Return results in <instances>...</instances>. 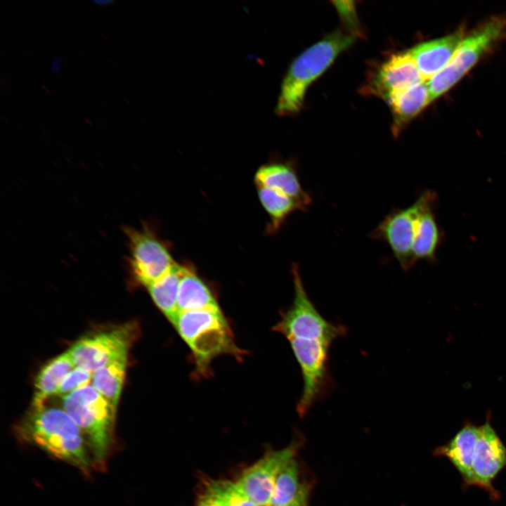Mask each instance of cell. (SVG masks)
<instances>
[{
  "label": "cell",
  "mask_w": 506,
  "mask_h": 506,
  "mask_svg": "<svg viewBox=\"0 0 506 506\" xmlns=\"http://www.w3.org/2000/svg\"><path fill=\"white\" fill-rule=\"evenodd\" d=\"M18 438L76 467L85 475L95 469L82 431L63 410L45 405L32 408L16 427Z\"/></svg>",
  "instance_id": "6da1fadb"
},
{
  "label": "cell",
  "mask_w": 506,
  "mask_h": 506,
  "mask_svg": "<svg viewBox=\"0 0 506 506\" xmlns=\"http://www.w3.org/2000/svg\"><path fill=\"white\" fill-rule=\"evenodd\" d=\"M171 323L191 351L197 376L207 377L220 355H244L219 306L179 312Z\"/></svg>",
  "instance_id": "7a4b0ae2"
},
{
  "label": "cell",
  "mask_w": 506,
  "mask_h": 506,
  "mask_svg": "<svg viewBox=\"0 0 506 506\" xmlns=\"http://www.w3.org/2000/svg\"><path fill=\"white\" fill-rule=\"evenodd\" d=\"M354 39L353 34L337 30L297 57L282 82L276 114L284 116L298 112L310 84L330 67L337 56L353 44Z\"/></svg>",
  "instance_id": "3957f363"
},
{
  "label": "cell",
  "mask_w": 506,
  "mask_h": 506,
  "mask_svg": "<svg viewBox=\"0 0 506 506\" xmlns=\"http://www.w3.org/2000/svg\"><path fill=\"white\" fill-rule=\"evenodd\" d=\"M62 404L84 434L95 469H103L115 446L116 410L91 384L63 396Z\"/></svg>",
  "instance_id": "277c9868"
},
{
  "label": "cell",
  "mask_w": 506,
  "mask_h": 506,
  "mask_svg": "<svg viewBox=\"0 0 506 506\" xmlns=\"http://www.w3.org/2000/svg\"><path fill=\"white\" fill-rule=\"evenodd\" d=\"M506 29V18L490 19L464 37L448 64L426 81L433 101L447 92L500 38Z\"/></svg>",
  "instance_id": "5b68a950"
},
{
  "label": "cell",
  "mask_w": 506,
  "mask_h": 506,
  "mask_svg": "<svg viewBox=\"0 0 506 506\" xmlns=\"http://www.w3.org/2000/svg\"><path fill=\"white\" fill-rule=\"evenodd\" d=\"M129 245L128 265L136 282L148 287L176 262L169 247L149 225L141 228L125 227Z\"/></svg>",
  "instance_id": "8992f818"
},
{
  "label": "cell",
  "mask_w": 506,
  "mask_h": 506,
  "mask_svg": "<svg viewBox=\"0 0 506 506\" xmlns=\"http://www.w3.org/2000/svg\"><path fill=\"white\" fill-rule=\"evenodd\" d=\"M435 196L433 191H424L411 205L392 209L369 234L370 238L387 244L404 271L415 265L412 252L418 219L424 206Z\"/></svg>",
  "instance_id": "52a82bcc"
},
{
  "label": "cell",
  "mask_w": 506,
  "mask_h": 506,
  "mask_svg": "<svg viewBox=\"0 0 506 506\" xmlns=\"http://www.w3.org/2000/svg\"><path fill=\"white\" fill-rule=\"evenodd\" d=\"M135 333V325H119L84 336L68 351L75 367L93 373L113 360L127 356Z\"/></svg>",
  "instance_id": "ba28073f"
},
{
  "label": "cell",
  "mask_w": 506,
  "mask_h": 506,
  "mask_svg": "<svg viewBox=\"0 0 506 506\" xmlns=\"http://www.w3.org/2000/svg\"><path fill=\"white\" fill-rule=\"evenodd\" d=\"M491 415L480 425L479 435L474 448L472 470V486L486 491L491 500L500 499L493 481L506 467V446L492 427Z\"/></svg>",
  "instance_id": "9c48e42d"
},
{
  "label": "cell",
  "mask_w": 506,
  "mask_h": 506,
  "mask_svg": "<svg viewBox=\"0 0 506 506\" xmlns=\"http://www.w3.org/2000/svg\"><path fill=\"white\" fill-rule=\"evenodd\" d=\"M294 453V446L269 453L244 470L236 484L258 505L269 506L276 478Z\"/></svg>",
  "instance_id": "30bf717a"
},
{
  "label": "cell",
  "mask_w": 506,
  "mask_h": 506,
  "mask_svg": "<svg viewBox=\"0 0 506 506\" xmlns=\"http://www.w3.org/2000/svg\"><path fill=\"white\" fill-rule=\"evenodd\" d=\"M424 80L409 51L391 56L379 68L371 84L372 91L386 100Z\"/></svg>",
  "instance_id": "8fae6325"
},
{
  "label": "cell",
  "mask_w": 506,
  "mask_h": 506,
  "mask_svg": "<svg viewBox=\"0 0 506 506\" xmlns=\"http://www.w3.org/2000/svg\"><path fill=\"white\" fill-rule=\"evenodd\" d=\"M480 425L465 422L462 428L446 443L434 450L435 456L447 458L460 474L462 488L472 486V464Z\"/></svg>",
  "instance_id": "7c38bea8"
},
{
  "label": "cell",
  "mask_w": 506,
  "mask_h": 506,
  "mask_svg": "<svg viewBox=\"0 0 506 506\" xmlns=\"http://www.w3.org/2000/svg\"><path fill=\"white\" fill-rule=\"evenodd\" d=\"M464 38L462 30L434 40L420 44L409 53L424 81L442 70L451 60Z\"/></svg>",
  "instance_id": "4fadbf2b"
},
{
  "label": "cell",
  "mask_w": 506,
  "mask_h": 506,
  "mask_svg": "<svg viewBox=\"0 0 506 506\" xmlns=\"http://www.w3.org/2000/svg\"><path fill=\"white\" fill-rule=\"evenodd\" d=\"M256 186H264L299 200L307 209L311 198L300 183L296 167L292 162H269L259 167L255 173Z\"/></svg>",
  "instance_id": "5bb4252c"
},
{
  "label": "cell",
  "mask_w": 506,
  "mask_h": 506,
  "mask_svg": "<svg viewBox=\"0 0 506 506\" xmlns=\"http://www.w3.org/2000/svg\"><path fill=\"white\" fill-rule=\"evenodd\" d=\"M74 368L69 351L46 363L40 369L34 380L32 408L45 405L46 399L56 394L63 379Z\"/></svg>",
  "instance_id": "9a60e30c"
},
{
  "label": "cell",
  "mask_w": 506,
  "mask_h": 506,
  "mask_svg": "<svg viewBox=\"0 0 506 506\" xmlns=\"http://www.w3.org/2000/svg\"><path fill=\"white\" fill-rule=\"evenodd\" d=\"M219 306L212 291L190 264H186L180 281L177 309L179 312Z\"/></svg>",
  "instance_id": "2e32d148"
},
{
  "label": "cell",
  "mask_w": 506,
  "mask_h": 506,
  "mask_svg": "<svg viewBox=\"0 0 506 506\" xmlns=\"http://www.w3.org/2000/svg\"><path fill=\"white\" fill-rule=\"evenodd\" d=\"M387 101L394 115L395 131L417 115L432 102L426 82L396 93Z\"/></svg>",
  "instance_id": "e0dca14e"
},
{
  "label": "cell",
  "mask_w": 506,
  "mask_h": 506,
  "mask_svg": "<svg viewBox=\"0 0 506 506\" xmlns=\"http://www.w3.org/2000/svg\"><path fill=\"white\" fill-rule=\"evenodd\" d=\"M436 195L430 200L422 210L416 228L413 246V259L433 261L440 242V232L433 212Z\"/></svg>",
  "instance_id": "ac0fdd59"
},
{
  "label": "cell",
  "mask_w": 506,
  "mask_h": 506,
  "mask_svg": "<svg viewBox=\"0 0 506 506\" xmlns=\"http://www.w3.org/2000/svg\"><path fill=\"white\" fill-rule=\"evenodd\" d=\"M185 268L186 264L176 263L165 274L147 287L155 305L171 323L179 313L178 291Z\"/></svg>",
  "instance_id": "d6986e66"
},
{
  "label": "cell",
  "mask_w": 506,
  "mask_h": 506,
  "mask_svg": "<svg viewBox=\"0 0 506 506\" xmlns=\"http://www.w3.org/2000/svg\"><path fill=\"white\" fill-rule=\"evenodd\" d=\"M256 187L259 200L270 218L266 231L268 233L278 231L293 212L307 209L295 198L267 187Z\"/></svg>",
  "instance_id": "ffe728a7"
},
{
  "label": "cell",
  "mask_w": 506,
  "mask_h": 506,
  "mask_svg": "<svg viewBox=\"0 0 506 506\" xmlns=\"http://www.w3.org/2000/svg\"><path fill=\"white\" fill-rule=\"evenodd\" d=\"M127 356L113 360L93 372L91 385L117 411L126 372Z\"/></svg>",
  "instance_id": "44dd1931"
},
{
  "label": "cell",
  "mask_w": 506,
  "mask_h": 506,
  "mask_svg": "<svg viewBox=\"0 0 506 506\" xmlns=\"http://www.w3.org/2000/svg\"><path fill=\"white\" fill-rule=\"evenodd\" d=\"M301 486L299 483L298 465L292 459L276 478L269 506L287 505L296 497Z\"/></svg>",
  "instance_id": "7402d4cb"
},
{
  "label": "cell",
  "mask_w": 506,
  "mask_h": 506,
  "mask_svg": "<svg viewBox=\"0 0 506 506\" xmlns=\"http://www.w3.org/2000/svg\"><path fill=\"white\" fill-rule=\"evenodd\" d=\"M204 493L217 506H259L239 488L235 481L212 480L207 484Z\"/></svg>",
  "instance_id": "603a6c76"
},
{
  "label": "cell",
  "mask_w": 506,
  "mask_h": 506,
  "mask_svg": "<svg viewBox=\"0 0 506 506\" xmlns=\"http://www.w3.org/2000/svg\"><path fill=\"white\" fill-rule=\"evenodd\" d=\"M93 373L75 367L63 379L56 395L65 396L91 384Z\"/></svg>",
  "instance_id": "cb8c5ba5"
},
{
  "label": "cell",
  "mask_w": 506,
  "mask_h": 506,
  "mask_svg": "<svg viewBox=\"0 0 506 506\" xmlns=\"http://www.w3.org/2000/svg\"><path fill=\"white\" fill-rule=\"evenodd\" d=\"M308 488L305 485L301 484L297 495L293 500L284 506H308Z\"/></svg>",
  "instance_id": "d4e9b609"
},
{
  "label": "cell",
  "mask_w": 506,
  "mask_h": 506,
  "mask_svg": "<svg viewBox=\"0 0 506 506\" xmlns=\"http://www.w3.org/2000/svg\"><path fill=\"white\" fill-rule=\"evenodd\" d=\"M195 506H217L216 504L206 494L200 495Z\"/></svg>",
  "instance_id": "484cf974"
},
{
  "label": "cell",
  "mask_w": 506,
  "mask_h": 506,
  "mask_svg": "<svg viewBox=\"0 0 506 506\" xmlns=\"http://www.w3.org/2000/svg\"><path fill=\"white\" fill-rule=\"evenodd\" d=\"M60 63V59L58 57L53 58L52 65H51V70L53 73H55L56 74H59V72H60V70H59Z\"/></svg>",
  "instance_id": "4316f807"
},
{
  "label": "cell",
  "mask_w": 506,
  "mask_h": 506,
  "mask_svg": "<svg viewBox=\"0 0 506 506\" xmlns=\"http://www.w3.org/2000/svg\"><path fill=\"white\" fill-rule=\"evenodd\" d=\"M93 2L95 4H97L98 5H100V6H105V5H108V4H114L115 1H113V0L112 1V0H101V1L93 0Z\"/></svg>",
  "instance_id": "83f0119b"
},
{
  "label": "cell",
  "mask_w": 506,
  "mask_h": 506,
  "mask_svg": "<svg viewBox=\"0 0 506 506\" xmlns=\"http://www.w3.org/2000/svg\"><path fill=\"white\" fill-rule=\"evenodd\" d=\"M84 120H85L87 123H89V125H91V126L93 125V124H92V122H91V120H89V119L84 118Z\"/></svg>",
  "instance_id": "f1b7e54d"
},
{
  "label": "cell",
  "mask_w": 506,
  "mask_h": 506,
  "mask_svg": "<svg viewBox=\"0 0 506 506\" xmlns=\"http://www.w3.org/2000/svg\"><path fill=\"white\" fill-rule=\"evenodd\" d=\"M42 87H43V89H45L48 93H50V91H48V89L46 86H44V85H42Z\"/></svg>",
  "instance_id": "f546056e"
}]
</instances>
